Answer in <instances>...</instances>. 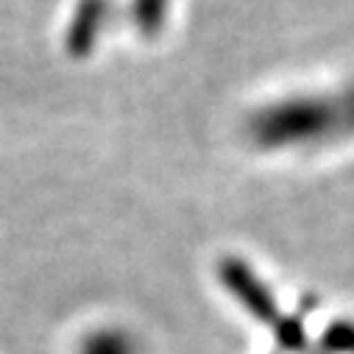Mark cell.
<instances>
[{
    "instance_id": "obj_2",
    "label": "cell",
    "mask_w": 354,
    "mask_h": 354,
    "mask_svg": "<svg viewBox=\"0 0 354 354\" xmlns=\"http://www.w3.org/2000/svg\"><path fill=\"white\" fill-rule=\"evenodd\" d=\"M321 346L326 354H354V318H337L326 326Z\"/></svg>"
},
{
    "instance_id": "obj_1",
    "label": "cell",
    "mask_w": 354,
    "mask_h": 354,
    "mask_svg": "<svg viewBox=\"0 0 354 354\" xmlns=\"http://www.w3.org/2000/svg\"><path fill=\"white\" fill-rule=\"evenodd\" d=\"M243 131L265 156L315 159L354 148V75L299 84L254 104Z\"/></svg>"
}]
</instances>
